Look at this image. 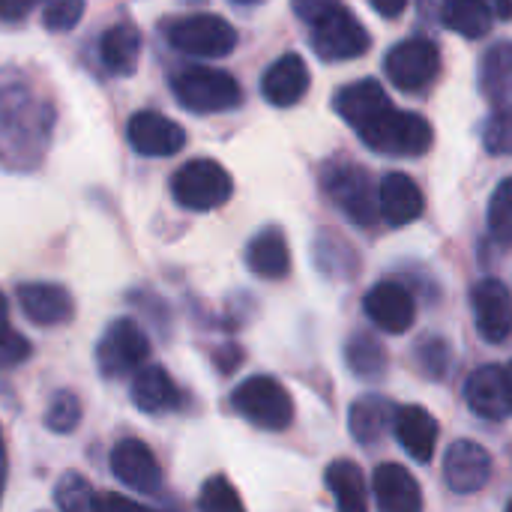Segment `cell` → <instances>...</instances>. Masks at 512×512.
Masks as SVG:
<instances>
[{"mask_svg":"<svg viewBox=\"0 0 512 512\" xmlns=\"http://www.w3.org/2000/svg\"><path fill=\"white\" fill-rule=\"evenodd\" d=\"M54 126L51 102L15 69L0 72V162L9 168L39 165Z\"/></svg>","mask_w":512,"mask_h":512,"instance_id":"obj_1","label":"cell"},{"mask_svg":"<svg viewBox=\"0 0 512 512\" xmlns=\"http://www.w3.org/2000/svg\"><path fill=\"white\" fill-rule=\"evenodd\" d=\"M357 135L375 153L402 156V159L423 156L435 141L432 123L426 117L411 114V111H399L393 105H387L381 114H375L363 129H357Z\"/></svg>","mask_w":512,"mask_h":512,"instance_id":"obj_2","label":"cell"},{"mask_svg":"<svg viewBox=\"0 0 512 512\" xmlns=\"http://www.w3.org/2000/svg\"><path fill=\"white\" fill-rule=\"evenodd\" d=\"M171 90L186 111L195 114H219L234 111L243 102V90L231 72L213 66H189L171 78Z\"/></svg>","mask_w":512,"mask_h":512,"instance_id":"obj_3","label":"cell"},{"mask_svg":"<svg viewBox=\"0 0 512 512\" xmlns=\"http://www.w3.org/2000/svg\"><path fill=\"white\" fill-rule=\"evenodd\" d=\"M231 192H234V180L228 168L213 159H192L171 180L174 201L192 213H207L228 204Z\"/></svg>","mask_w":512,"mask_h":512,"instance_id":"obj_4","label":"cell"},{"mask_svg":"<svg viewBox=\"0 0 512 512\" xmlns=\"http://www.w3.org/2000/svg\"><path fill=\"white\" fill-rule=\"evenodd\" d=\"M231 405L240 417H246L252 426H258L264 432H282L294 423V402H291L288 390L270 375L246 378L234 390Z\"/></svg>","mask_w":512,"mask_h":512,"instance_id":"obj_5","label":"cell"},{"mask_svg":"<svg viewBox=\"0 0 512 512\" xmlns=\"http://www.w3.org/2000/svg\"><path fill=\"white\" fill-rule=\"evenodd\" d=\"M327 195L333 204L357 225V228H372L378 222V195L372 186V174L354 162H339L330 165L321 177Z\"/></svg>","mask_w":512,"mask_h":512,"instance_id":"obj_6","label":"cell"},{"mask_svg":"<svg viewBox=\"0 0 512 512\" xmlns=\"http://www.w3.org/2000/svg\"><path fill=\"white\" fill-rule=\"evenodd\" d=\"M369 45H372L369 30L345 6H333L318 21H312V48L327 63L363 57L369 51Z\"/></svg>","mask_w":512,"mask_h":512,"instance_id":"obj_7","label":"cell"},{"mask_svg":"<svg viewBox=\"0 0 512 512\" xmlns=\"http://www.w3.org/2000/svg\"><path fill=\"white\" fill-rule=\"evenodd\" d=\"M168 42L189 57H228L237 48V30L219 15L195 12L168 24Z\"/></svg>","mask_w":512,"mask_h":512,"instance_id":"obj_8","label":"cell"},{"mask_svg":"<svg viewBox=\"0 0 512 512\" xmlns=\"http://www.w3.org/2000/svg\"><path fill=\"white\" fill-rule=\"evenodd\" d=\"M150 357V339L132 318H117L96 345V363L105 378H126Z\"/></svg>","mask_w":512,"mask_h":512,"instance_id":"obj_9","label":"cell"},{"mask_svg":"<svg viewBox=\"0 0 512 512\" xmlns=\"http://www.w3.org/2000/svg\"><path fill=\"white\" fill-rule=\"evenodd\" d=\"M384 72L405 93L426 90L441 72V51L432 39H423V36L405 39L387 51Z\"/></svg>","mask_w":512,"mask_h":512,"instance_id":"obj_10","label":"cell"},{"mask_svg":"<svg viewBox=\"0 0 512 512\" xmlns=\"http://www.w3.org/2000/svg\"><path fill=\"white\" fill-rule=\"evenodd\" d=\"M111 474L117 477L120 486H126V489H132L138 495H156L162 489L159 459L138 438H126V441L114 444V450H111Z\"/></svg>","mask_w":512,"mask_h":512,"instance_id":"obj_11","label":"cell"},{"mask_svg":"<svg viewBox=\"0 0 512 512\" xmlns=\"http://www.w3.org/2000/svg\"><path fill=\"white\" fill-rule=\"evenodd\" d=\"M492 456L477 441H453L444 453V483L456 495H477L492 480Z\"/></svg>","mask_w":512,"mask_h":512,"instance_id":"obj_12","label":"cell"},{"mask_svg":"<svg viewBox=\"0 0 512 512\" xmlns=\"http://www.w3.org/2000/svg\"><path fill=\"white\" fill-rule=\"evenodd\" d=\"M477 330L486 342L501 345L512 336V294L501 279H483L471 291Z\"/></svg>","mask_w":512,"mask_h":512,"instance_id":"obj_13","label":"cell"},{"mask_svg":"<svg viewBox=\"0 0 512 512\" xmlns=\"http://www.w3.org/2000/svg\"><path fill=\"white\" fill-rule=\"evenodd\" d=\"M129 144L150 159H165L174 156L186 147V132L177 120L159 114V111H138L132 114L126 126Z\"/></svg>","mask_w":512,"mask_h":512,"instance_id":"obj_14","label":"cell"},{"mask_svg":"<svg viewBox=\"0 0 512 512\" xmlns=\"http://www.w3.org/2000/svg\"><path fill=\"white\" fill-rule=\"evenodd\" d=\"M363 309L378 330L393 333V336L408 333L414 327V318H417V303H414L411 291L399 282L372 285L366 300H363Z\"/></svg>","mask_w":512,"mask_h":512,"instance_id":"obj_15","label":"cell"},{"mask_svg":"<svg viewBox=\"0 0 512 512\" xmlns=\"http://www.w3.org/2000/svg\"><path fill=\"white\" fill-rule=\"evenodd\" d=\"M465 402L468 408L483 420H504L512 414L510 387L504 366H480L465 381Z\"/></svg>","mask_w":512,"mask_h":512,"instance_id":"obj_16","label":"cell"},{"mask_svg":"<svg viewBox=\"0 0 512 512\" xmlns=\"http://www.w3.org/2000/svg\"><path fill=\"white\" fill-rule=\"evenodd\" d=\"M423 210H426V198L408 174H402V171L384 174V180L378 186V213L387 225L405 228L414 219H420Z\"/></svg>","mask_w":512,"mask_h":512,"instance_id":"obj_17","label":"cell"},{"mask_svg":"<svg viewBox=\"0 0 512 512\" xmlns=\"http://www.w3.org/2000/svg\"><path fill=\"white\" fill-rule=\"evenodd\" d=\"M18 306L36 327H60L72 318L75 303L63 285L54 282H27L18 288Z\"/></svg>","mask_w":512,"mask_h":512,"instance_id":"obj_18","label":"cell"},{"mask_svg":"<svg viewBox=\"0 0 512 512\" xmlns=\"http://www.w3.org/2000/svg\"><path fill=\"white\" fill-rule=\"evenodd\" d=\"M309 66L300 54L288 51L282 54L276 63L267 66L264 78H261V93L270 105L276 108H291L297 105L306 93H309Z\"/></svg>","mask_w":512,"mask_h":512,"instance_id":"obj_19","label":"cell"},{"mask_svg":"<svg viewBox=\"0 0 512 512\" xmlns=\"http://www.w3.org/2000/svg\"><path fill=\"white\" fill-rule=\"evenodd\" d=\"M375 504L384 512H417L423 507V492L414 474L396 462H384L372 474Z\"/></svg>","mask_w":512,"mask_h":512,"instance_id":"obj_20","label":"cell"},{"mask_svg":"<svg viewBox=\"0 0 512 512\" xmlns=\"http://www.w3.org/2000/svg\"><path fill=\"white\" fill-rule=\"evenodd\" d=\"M132 405L144 414H168L183 405V393L162 366H141L132 372Z\"/></svg>","mask_w":512,"mask_h":512,"instance_id":"obj_21","label":"cell"},{"mask_svg":"<svg viewBox=\"0 0 512 512\" xmlns=\"http://www.w3.org/2000/svg\"><path fill=\"white\" fill-rule=\"evenodd\" d=\"M393 432H396L399 444L405 447V453L411 459L432 462L435 447H438V423H435V417L426 408H420V405L396 408Z\"/></svg>","mask_w":512,"mask_h":512,"instance_id":"obj_22","label":"cell"},{"mask_svg":"<svg viewBox=\"0 0 512 512\" xmlns=\"http://www.w3.org/2000/svg\"><path fill=\"white\" fill-rule=\"evenodd\" d=\"M390 105V96L387 90L372 81V78H363V81H354L348 87H342L336 96H333V108L336 114L351 123L354 129H363L375 114H381L384 108Z\"/></svg>","mask_w":512,"mask_h":512,"instance_id":"obj_23","label":"cell"},{"mask_svg":"<svg viewBox=\"0 0 512 512\" xmlns=\"http://www.w3.org/2000/svg\"><path fill=\"white\" fill-rule=\"evenodd\" d=\"M393 420H396V405L387 402L384 396H363L348 411V429L354 441L363 447L381 444L393 432Z\"/></svg>","mask_w":512,"mask_h":512,"instance_id":"obj_24","label":"cell"},{"mask_svg":"<svg viewBox=\"0 0 512 512\" xmlns=\"http://www.w3.org/2000/svg\"><path fill=\"white\" fill-rule=\"evenodd\" d=\"M246 264L258 279H285L291 270V252L288 240L279 228H264L246 249Z\"/></svg>","mask_w":512,"mask_h":512,"instance_id":"obj_25","label":"cell"},{"mask_svg":"<svg viewBox=\"0 0 512 512\" xmlns=\"http://www.w3.org/2000/svg\"><path fill=\"white\" fill-rule=\"evenodd\" d=\"M99 57L108 72L114 75H132L141 57V33L132 21H120L108 27L99 39Z\"/></svg>","mask_w":512,"mask_h":512,"instance_id":"obj_26","label":"cell"},{"mask_svg":"<svg viewBox=\"0 0 512 512\" xmlns=\"http://www.w3.org/2000/svg\"><path fill=\"white\" fill-rule=\"evenodd\" d=\"M480 90L498 105L512 108V42H495L480 60Z\"/></svg>","mask_w":512,"mask_h":512,"instance_id":"obj_27","label":"cell"},{"mask_svg":"<svg viewBox=\"0 0 512 512\" xmlns=\"http://www.w3.org/2000/svg\"><path fill=\"white\" fill-rule=\"evenodd\" d=\"M324 480H327V489H330L336 507L342 512H363L369 507L366 477H363V471H360L354 462L336 459V462L327 468Z\"/></svg>","mask_w":512,"mask_h":512,"instance_id":"obj_28","label":"cell"},{"mask_svg":"<svg viewBox=\"0 0 512 512\" xmlns=\"http://www.w3.org/2000/svg\"><path fill=\"white\" fill-rule=\"evenodd\" d=\"M444 24L465 39H483L492 30V6L489 0H441Z\"/></svg>","mask_w":512,"mask_h":512,"instance_id":"obj_29","label":"cell"},{"mask_svg":"<svg viewBox=\"0 0 512 512\" xmlns=\"http://www.w3.org/2000/svg\"><path fill=\"white\" fill-rule=\"evenodd\" d=\"M345 360L351 366V372L363 381H378L384 378V369H387V354L381 348L378 339H372L369 333H357L348 339L345 345Z\"/></svg>","mask_w":512,"mask_h":512,"instance_id":"obj_30","label":"cell"},{"mask_svg":"<svg viewBox=\"0 0 512 512\" xmlns=\"http://www.w3.org/2000/svg\"><path fill=\"white\" fill-rule=\"evenodd\" d=\"M54 504L66 512L93 510L96 507V495H93V486L78 471H66L57 480V486H54Z\"/></svg>","mask_w":512,"mask_h":512,"instance_id":"obj_31","label":"cell"},{"mask_svg":"<svg viewBox=\"0 0 512 512\" xmlns=\"http://www.w3.org/2000/svg\"><path fill=\"white\" fill-rule=\"evenodd\" d=\"M486 222H489V234L498 243H512V177L501 180L498 189L492 192Z\"/></svg>","mask_w":512,"mask_h":512,"instance_id":"obj_32","label":"cell"},{"mask_svg":"<svg viewBox=\"0 0 512 512\" xmlns=\"http://www.w3.org/2000/svg\"><path fill=\"white\" fill-rule=\"evenodd\" d=\"M78 423H81V399L72 390L54 393V399L48 402V411H45V426L57 435H69L78 429Z\"/></svg>","mask_w":512,"mask_h":512,"instance_id":"obj_33","label":"cell"},{"mask_svg":"<svg viewBox=\"0 0 512 512\" xmlns=\"http://www.w3.org/2000/svg\"><path fill=\"white\" fill-rule=\"evenodd\" d=\"M483 147L492 156H512V108H498L483 120Z\"/></svg>","mask_w":512,"mask_h":512,"instance_id":"obj_34","label":"cell"},{"mask_svg":"<svg viewBox=\"0 0 512 512\" xmlns=\"http://www.w3.org/2000/svg\"><path fill=\"white\" fill-rule=\"evenodd\" d=\"M198 507L207 512H240L243 510V501H240L237 489L225 477H213V480L204 483Z\"/></svg>","mask_w":512,"mask_h":512,"instance_id":"obj_35","label":"cell"},{"mask_svg":"<svg viewBox=\"0 0 512 512\" xmlns=\"http://www.w3.org/2000/svg\"><path fill=\"white\" fill-rule=\"evenodd\" d=\"M84 6H87V0H45L42 3V27H48L51 33L72 30L81 21Z\"/></svg>","mask_w":512,"mask_h":512,"instance_id":"obj_36","label":"cell"},{"mask_svg":"<svg viewBox=\"0 0 512 512\" xmlns=\"http://www.w3.org/2000/svg\"><path fill=\"white\" fill-rule=\"evenodd\" d=\"M417 360H420V366H423V372H426L429 378H444V375H447V360H450L447 342L429 339V342L420 348Z\"/></svg>","mask_w":512,"mask_h":512,"instance_id":"obj_37","label":"cell"},{"mask_svg":"<svg viewBox=\"0 0 512 512\" xmlns=\"http://www.w3.org/2000/svg\"><path fill=\"white\" fill-rule=\"evenodd\" d=\"M27 357H30V342L21 333H15L12 327L0 333V369H12L24 363Z\"/></svg>","mask_w":512,"mask_h":512,"instance_id":"obj_38","label":"cell"},{"mask_svg":"<svg viewBox=\"0 0 512 512\" xmlns=\"http://www.w3.org/2000/svg\"><path fill=\"white\" fill-rule=\"evenodd\" d=\"M291 6H294V12H297V18H303V21H318L324 12H330L333 6H339V0H291Z\"/></svg>","mask_w":512,"mask_h":512,"instance_id":"obj_39","label":"cell"},{"mask_svg":"<svg viewBox=\"0 0 512 512\" xmlns=\"http://www.w3.org/2000/svg\"><path fill=\"white\" fill-rule=\"evenodd\" d=\"M42 0H0V18L3 21H21L30 15L33 6H39Z\"/></svg>","mask_w":512,"mask_h":512,"instance_id":"obj_40","label":"cell"},{"mask_svg":"<svg viewBox=\"0 0 512 512\" xmlns=\"http://www.w3.org/2000/svg\"><path fill=\"white\" fill-rule=\"evenodd\" d=\"M372 3V9H378L384 18H399L402 12H405V6H408V0H369Z\"/></svg>","mask_w":512,"mask_h":512,"instance_id":"obj_41","label":"cell"},{"mask_svg":"<svg viewBox=\"0 0 512 512\" xmlns=\"http://www.w3.org/2000/svg\"><path fill=\"white\" fill-rule=\"evenodd\" d=\"M492 6V15L501 18V21H510L512 18V0H489Z\"/></svg>","mask_w":512,"mask_h":512,"instance_id":"obj_42","label":"cell"},{"mask_svg":"<svg viewBox=\"0 0 512 512\" xmlns=\"http://www.w3.org/2000/svg\"><path fill=\"white\" fill-rule=\"evenodd\" d=\"M6 471H9V462H6V441H3V429H0V501H3V489H6Z\"/></svg>","mask_w":512,"mask_h":512,"instance_id":"obj_43","label":"cell"},{"mask_svg":"<svg viewBox=\"0 0 512 512\" xmlns=\"http://www.w3.org/2000/svg\"><path fill=\"white\" fill-rule=\"evenodd\" d=\"M6 330H9V303L0 291V333H6Z\"/></svg>","mask_w":512,"mask_h":512,"instance_id":"obj_44","label":"cell"},{"mask_svg":"<svg viewBox=\"0 0 512 512\" xmlns=\"http://www.w3.org/2000/svg\"><path fill=\"white\" fill-rule=\"evenodd\" d=\"M504 372H507V387H510V399H512V360L504 366Z\"/></svg>","mask_w":512,"mask_h":512,"instance_id":"obj_45","label":"cell"},{"mask_svg":"<svg viewBox=\"0 0 512 512\" xmlns=\"http://www.w3.org/2000/svg\"><path fill=\"white\" fill-rule=\"evenodd\" d=\"M234 3H243V6H255V3H261V0H234Z\"/></svg>","mask_w":512,"mask_h":512,"instance_id":"obj_46","label":"cell"},{"mask_svg":"<svg viewBox=\"0 0 512 512\" xmlns=\"http://www.w3.org/2000/svg\"><path fill=\"white\" fill-rule=\"evenodd\" d=\"M510 510H512V501H510Z\"/></svg>","mask_w":512,"mask_h":512,"instance_id":"obj_47","label":"cell"}]
</instances>
